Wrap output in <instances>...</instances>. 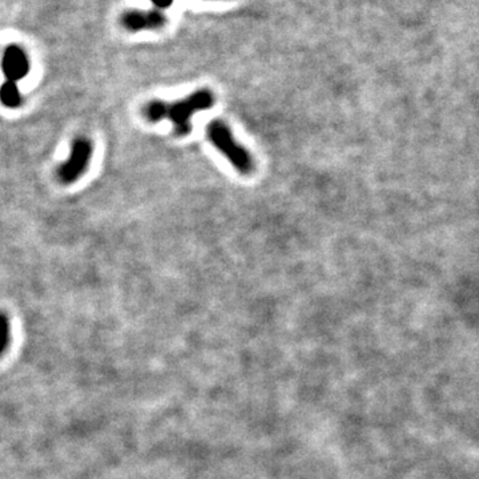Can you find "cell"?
Returning a JSON list of instances; mask_svg holds the SVG:
<instances>
[{"mask_svg": "<svg viewBox=\"0 0 479 479\" xmlns=\"http://www.w3.org/2000/svg\"><path fill=\"white\" fill-rule=\"evenodd\" d=\"M0 101L7 108H18L23 101L21 93L17 83L6 81L0 87Z\"/></svg>", "mask_w": 479, "mask_h": 479, "instance_id": "cell-6", "label": "cell"}, {"mask_svg": "<svg viewBox=\"0 0 479 479\" xmlns=\"http://www.w3.org/2000/svg\"><path fill=\"white\" fill-rule=\"evenodd\" d=\"M206 136L212 146L216 148L229 164L237 169L241 175H249L253 172L255 163L249 150L242 147L236 140L229 126L220 119L212 120L206 126Z\"/></svg>", "mask_w": 479, "mask_h": 479, "instance_id": "cell-2", "label": "cell"}, {"mask_svg": "<svg viewBox=\"0 0 479 479\" xmlns=\"http://www.w3.org/2000/svg\"><path fill=\"white\" fill-rule=\"evenodd\" d=\"M92 157V144L86 137H77L71 146L68 159L57 168V177L64 184L77 182L88 169Z\"/></svg>", "mask_w": 479, "mask_h": 479, "instance_id": "cell-3", "label": "cell"}, {"mask_svg": "<svg viewBox=\"0 0 479 479\" xmlns=\"http://www.w3.org/2000/svg\"><path fill=\"white\" fill-rule=\"evenodd\" d=\"M1 70L8 81L17 83L30 72V61L26 52L18 46H10L1 59Z\"/></svg>", "mask_w": 479, "mask_h": 479, "instance_id": "cell-5", "label": "cell"}, {"mask_svg": "<svg viewBox=\"0 0 479 479\" xmlns=\"http://www.w3.org/2000/svg\"><path fill=\"white\" fill-rule=\"evenodd\" d=\"M215 100V95L211 90L202 88L173 103L152 100L144 107V115L152 123L169 120L175 133L177 136H185L192 130L193 116L197 112L212 108Z\"/></svg>", "mask_w": 479, "mask_h": 479, "instance_id": "cell-1", "label": "cell"}, {"mask_svg": "<svg viewBox=\"0 0 479 479\" xmlns=\"http://www.w3.org/2000/svg\"><path fill=\"white\" fill-rule=\"evenodd\" d=\"M157 10H166L173 4V0H150Z\"/></svg>", "mask_w": 479, "mask_h": 479, "instance_id": "cell-8", "label": "cell"}, {"mask_svg": "<svg viewBox=\"0 0 479 479\" xmlns=\"http://www.w3.org/2000/svg\"><path fill=\"white\" fill-rule=\"evenodd\" d=\"M10 342H11L10 320L6 314L0 312V357L8 349Z\"/></svg>", "mask_w": 479, "mask_h": 479, "instance_id": "cell-7", "label": "cell"}, {"mask_svg": "<svg viewBox=\"0 0 479 479\" xmlns=\"http://www.w3.org/2000/svg\"><path fill=\"white\" fill-rule=\"evenodd\" d=\"M121 24L130 32L144 30H160L166 24V14L162 10H129L123 14Z\"/></svg>", "mask_w": 479, "mask_h": 479, "instance_id": "cell-4", "label": "cell"}]
</instances>
